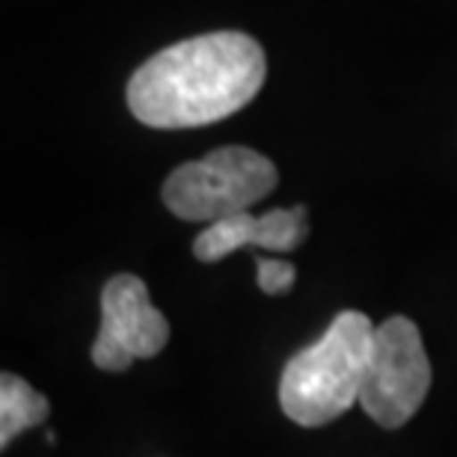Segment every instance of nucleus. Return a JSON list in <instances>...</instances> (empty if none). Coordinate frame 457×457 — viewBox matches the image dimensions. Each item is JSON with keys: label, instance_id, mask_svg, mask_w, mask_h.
Masks as SVG:
<instances>
[{"label": "nucleus", "instance_id": "obj_6", "mask_svg": "<svg viewBox=\"0 0 457 457\" xmlns=\"http://www.w3.org/2000/svg\"><path fill=\"white\" fill-rule=\"evenodd\" d=\"M309 214L303 205L273 208L255 217L250 212L228 214L223 220L208 223L194 241V255L199 262H220L241 246H264L273 253H291L306 241Z\"/></svg>", "mask_w": 457, "mask_h": 457}, {"label": "nucleus", "instance_id": "obj_8", "mask_svg": "<svg viewBox=\"0 0 457 457\" xmlns=\"http://www.w3.org/2000/svg\"><path fill=\"white\" fill-rule=\"evenodd\" d=\"M255 270H259V288L264 295H286L297 279L295 264L279 259H264V255H255Z\"/></svg>", "mask_w": 457, "mask_h": 457}, {"label": "nucleus", "instance_id": "obj_7", "mask_svg": "<svg viewBox=\"0 0 457 457\" xmlns=\"http://www.w3.org/2000/svg\"><path fill=\"white\" fill-rule=\"evenodd\" d=\"M51 413V404L42 392H36L30 383L18 374L0 378V445L9 449V443L27 428L42 425Z\"/></svg>", "mask_w": 457, "mask_h": 457}, {"label": "nucleus", "instance_id": "obj_2", "mask_svg": "<svg viewBox=\"0 0 457 457\" xmlns=\"http://www.w3.org/2000/svg\"><path fill=\"white\" fill-rule=\"evenodd\" d=\"M374 324L347 309L333 318L315 345L288 360L279 378V407L300 428H321L360 404Z\"/></svg>", "mask_w": 457, "mask_h": 457}, {"label": "nucleus", "instance_id": "obj_1", "mask_svg": "<svg viewBox=\"0 0 457 457\" xmlns=\"http://www.w3.org/2000/svg\"><path fill=\"white\" fill-rule=\"evenodd\" d=\"M268 78L262 45L217 30L176 42L145 60L128 80V107L152 128H199L237 113Z\"/></svg>", "mask_w": 457, "mask_h": 457}, {"label": "nucleus", "instance_id": "obj_5", "mask_svg": "<svg viewBox=\"0 0 457 457\" xmlns=\"http://www.w3.org/2000/svg\"><path fill=\"white\" fill-rule=\"evenodd\" d=\"M170 342V324L152 306L149 288L134 273H119L102 288V330L93 342V362L102 371H125L149 360Z\"/></svg>", "mask_w": 457, "mask_h": 457}, {"label": "nucleus", "instance_id": "obj_4", "mask_svg": "<svg viewBox=\"0 0 457 457\" xmlns=\"http://www.w3.org/2000/svg\"><path fill=\"white\" fill-rule=\"evenodd\" d=\"M431 389V360L419 327L404 315H392L374 327L369 369H365L360 407L380 428L407 425L425 404Z\"/></svg>", "mask_w": 457, "mask_h": 457}, {"label": "nucleus", "instance_id": "obj_3", "mask_svg": "<svg viewBox=\"0 0 457 457\" xmlns=\"http://www.w3.org/2000/svg\"><path fill=\"white\" fill-rule=\"evenodd\" d=\"M277 181L279 172L264 154L246 145H223L172 172L163 185V205L179 220L208 226L250 212V205L273 194Z\"/></svg>", "mask_w": 457, "mask_h": 457}]
</instances>
